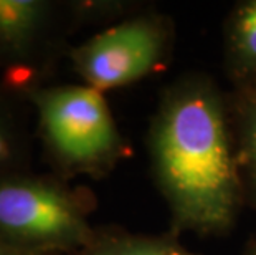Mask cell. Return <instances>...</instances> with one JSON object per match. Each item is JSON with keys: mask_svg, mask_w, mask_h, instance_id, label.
<instances>
[{"mask_svg": "<svg viewBox=\"0 0 256 255\" xmlns=\"http://www.w3.org/2000/svg\"><path fill=\"white\" fill-rule=\"evenodd\" d=\"M150 148L174 224L198 234L226 230L240 179L216 91L202 80L172 88L152 124Z\"/></svg>", "mask_w": 256, "mask_h": 255, "instance_id": "obj_1", "label": "cell"}, {"mask_svg": "<svg viewBox=\"0 0 256 255\" xmlns=\"http://www.w3.org/2000/svg\"><path fill=\"white\" fill-rule=\"evenodd\" d=\"M46 143L63 164L80 171L110 166L122 141L102 93L91 86H58L34 93Z\"/></svg>", "mask_w": 256, "mask_h": 255, "instance_id": "obj_2", "label": "cell"}, {"mask_svg": "<svg viewBox=\"0 0 256 255\" xmlns=\"http://www.w3.org/2000/svg\"><path fill=\"white\" fill-rule=\"evenodd\" d=\"M0 232L14 245L55 252L81 250L96 238L72 194L34 179L0 182Z\"/></svg>", "mask_w": 256, "mask_h": 255, "instance_id": "obj_3", "label": "cell"}, {"mask_svg": "<svg viewBox=\"0 0 256 255\" xmlns=\"http://www.w3.org/2000/svg\"><path fill=\"white\" fill-rule=\"evenodd\" d=\"M168 45L164 20L138 17L94 35L72 52L86 85L98 91L134 83L162 63Z\"/></svg>", "mask_w": 256, "mask_h": 255, "instance_id": "obj_4", "label": "cell"}, {"mask_svg": "<svg viewBox=\"0 0 256 255\" xmlns=\"http://www.w3.org/2000/svg\"><path fill=\"white\" fill-rule=\"evenodd\" d=\"M228 58L238 77L256 75V0L240 4L228 32Z\"/></svg>", "mask_w": 256, "mask_h": 255, "instance_id": "obj_5", "label": "cell"}, {"mask_svg": "<svg viewBox=\"0 0 256 255\" xmlns=\"http://www.w3.org/2000/svg\"><path fill=\"white\" fill-rule=\"evenodd\" d=\"M76 255H197L184 248L170 237L146 235H110L94 238Z\"/></svg>", "mask_w": 256, "mask_h": 255, "instance_id": "obj_6", "label": "cell"}, {"mask_svg": "<svg viewBox=\"0 0 256 255\" xmlns=\"http://www.w3.org/2000/svg\"><path fill=\"white\" fill-rule=\"evenodd\" d=\"M43 9L35 0H0V39L22 45L40 24Z\"/></svg>", "mask_w": 256, "mask_h": 255, "instance_id": "obj_7", "label": "cell"}, {"mask_svg": "<svg viewBox=\"0 0 256 255\" xmlns=\"http://www.w3.org/2000/svg\"><path fill=\"white\" fill-rule=\"evenodd\" d=\"M242 153L256 186V93L248 96L242 111Z\"/></svg>", "mask_w": 256, "mask_h": 255, "instance_id": "obj_8", "label": "cell"}, {"mask_svg": "<svg viewBox=\"0 0 256 255\" xmlns=\"http://www.w3.org/2000/svg\"><path fill=\"white\" fill-rule=\"evenodd\" d=\"M60 252L55 250H45V248H28V247H18L10 242L0 240V255H58Z\"/></svg>", "mask_w": 256, "mask_h": 255, "instance_id": "obj_9", "label": "cell"}, {"mask_svg": "<svg viewBox=\"0 0 256 255\" xmlns=\"http://www.w3.org/2000/svg\"><path fill=\"white\" fill-rule=\"evenodd\" d=\"M8 157H10V143H8L7 134L0 128V162L7 161Z\"/></svg>", "mask_w": 256, "mask_h": 255, "instance_id": "obj_10", "label": "cell"}, {"mask_svg": "<svg viewBox=\"0 0 256 255\" xmlns=\"http://www.w3.org/2000/svg\"><path fill=\"white\" fill-rule=\"evenodd\" d=\"M246 255H256V242L253 243V247L246 252Z\"/></svg>", "mask_w": 256, "mask_h": 255, "instance_id": "obj_11", "label": "cell"}]
</instances>
